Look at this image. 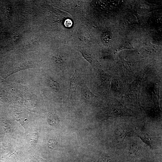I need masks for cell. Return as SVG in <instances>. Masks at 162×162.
I'll return each instance as SVG.
<instances>
[{
	"mask_svg": "<svg viewBox=\"0 0 162 162\" xmlns=\"http://www.w3.org/2000/svg\"><path fill=\"white\" fill-rule=\"evenodd\" d=\"M80 86L82 98L88 102H91L94 100L96 96L90 91L87 84H83Z\"/></svg>",
	"mask_w": 162,
	"mask_h": 162,
	"instance_id": "cell-4",
	"label": "cell"
},
{
	"mask_svg": "<svg viewBox=\"0 0 162 162\" xmlns=\"http://www.w3.org/2000/svg\"><path fill=\"white\" fill-rule=\"evenodd\" d=\"M84 57L92 65L94 66H98L100 65L98 63L94 60L89 54L84 52H81Z\"/></svg>",
	"mask_w": 162,
	"mask_h": 162,
	"instance_id": "cell-12",
	"label": "cell"
},
{
	"mask_svg": "<svg viewBox=\"0 0 162 162\" xmlns=\"http://www.w3.org/2000/svg\"><path fill=\"white\" fill-rule=\"evenodd\" d=\"M56 145V142L52 140H50L48 142V146L49 148H55Z\"/></svg>",
	"mask_w": 162,
	"mask_h": 162,
	"instance_id": "cell-15",
	"label": "cell"
},
{
	"mask_svg": "<svg viewBox=\"0 0 162 162\" xmlns=\"http://www.w3.org/2000/svg\"><path fill=\"white\" fill-rule=\"evenodd\" d=\"M110 88L112 92L115 94H121L124 92L123 84L118 78H115L112 79Z\"/></svg>",
	"mask_w": 162,
	"mask_h": 162,
	"instance_id": "cell-7",
	"label": "cell"
},
{
	"mask_svg": "<svg viewBox=\"0 0 162 162\" xmlns=\"http://www.w3.org/2000/svg\"><path fill=\"white\" fill-rule=\"evenodd\" d=\"M135 133L144 142L150 147L154 145V142L151 136L148 134L137 128L135 129Z\"/></svg>",
	"mask_w": 162,
	"mask_h": 162,
	"instance_id": "cell-5",
	"label": "cell"
},
{
	"mask_svg": "<svg viewBox=\"0 0 162 162\" xmlns=\"http://www.w3.org/2000/svg\"><path fill=\"white\" fill-rule=\"evenodd\" d=\"M33 66V64L32 62H28L23 63V64H21L13 68L12 70L7 74V75L6 76H8L18 71L32 68Z\"/></svg>",
	"mask_w": 162,
	"mask_h": 162,
	"instance_id": "cell-9",
	"label": "cell"
},
{
	"mask_svg": "<svg viewBox=\"0 0 162 162\" xmlns=\"http://www.w3.org/2000/svg\"><path fill=\"white\" fill-rule=\"evenodd\" d=\"M38 140V135L37 134H34L30 140V143L32 146H35L37 143Z\"/></svg>",
	"mask_w": 162,
	"mask_h": 162,
	"instance_id": "cell-14",
	"label": "cell"
},
{
	"mask_svg": "<svg viewBox=\"0 0 162 162\" xmlns=\"http://www.w3.org/2000/svg\"><path fill=\"white\" fill-rule=\"evenodd\" d=\"M98 75L100 79L102 84L108 90L111 87V83L112 80V77L108 74L103 70L99 71Z\"/></svg>",
	"mask_w": 162,
	"mask_h": 162,
	"instance_id": "cell-6",
	"label": "cell"
},
{
	"mask_svg": "<svg viewBox=\"0 0 162 162\" xmlns=\"http://www.w3.org/2000/svg\"><path fill=\"white\" fill-rule=\"evenodd\" d=\"M19 38V34H15L14 35L13 37V39L15 41H17Z\"/></svg>",
	"mask_w": 162,
	"mask_h": 162,
	"instance_id": "cell-17",
	"label": "cell"
},
{
	"mask_svg": "<svg viewBox=\"0 0 162 162\" xmlns=\"http://www.w3.org/2000/svg\"><path fill=\"white\" fill-rule=\"evenodd\" d=\"M128 130L124 126H120L115 131V138L117 141L123 142L127 136Z\"/></svg>",
	"mask_w": 162,
	"mask_h": 162,
	"instance_id": "cell-8",
	"label": "cell"
},
{
	"mask_svg": "<svg viewBox=\"0 0 162 162\" xmlns=\"http://www.w3.org/2000/svg\"><path fill=\"white\" fill-rule=\"evenodd\" d=\"M141 147L136 143L133 144L129 150L130 155L132 156H137L139 153Z\"/></svg>",
	"mask_w": 162,
	"mask_h": 162,
	"instance_id": "cell-11",
	"label": "cell"
},
{
	"mask_svg": "<svg viewBox=\"0 0 162 162\" xmlns=\"http://www.w3.org/2000/svg\"><path fill=\"white\" fill-rule=\"evenodd\" d=\"M59 121L58 116L57 115L52 113L50 114L48 117V121L50 125H56Z\"/></svg>",
	"mask_w": 162,
	"mask_h": 162,
	"instance_id": "cell-13",
	"label": "cell"
},
{
	"mask_svg": "<svg viewBox=\"0 0 162 162\" xmlns=\"http://www.w3.org/2000/svg\"><path fill=\"white\" fill-rule=\"evenodd\" d=\"M47 83L48 87L54 92H57L60 89L59 83L52 78L47 80Z\"/></svg>",
	"mask_w": 162,
	"mask_h": 162,
	"instance_id": "cell-10",
	"label": "cell"
},
{
	"mask_svg": "<svg viewBox=\"0 0 162 162\" xmlns=\"http://www.w3.org/2000/svg\"><path fill=\"white\" fill-rule=\"evenodd\" d=\"M147 90V100L150 109L158 114L161 112L159 105V88L156 84H154L148 87Z\"/></svg>",
	"mask_w": 162,
	"mask_h": 162,
	"instance_id": "cell-2",
	"label": "cell"
},
{
	"mask_svg": "<svg viewBox=\"0 0 162 162\" xmlns=\"http://www.w3.org/2000/svg\"><path fill=\"white\" fill-rule=\"evenodd\" d=\"M145 73H141L138 76L125 92L123 98L128 102L136 105H140V96L142 81Z\"/></svg>",
	"mask_w": 162,
	"mask_h": 162,
	"instance_id": "cell-1",
	"label": "cell"
},
{
	"mask_svg": "<svg viewBox=\"0 0 162 162\" xmlns=\"http://www.w3.org/2000/svg\"><path fill=\"white\" fill-rule=\"evenodd\" d=\"M72 24V21L71 20L67 19L65 21V25L67 27H70Z\"/></svg>",
	"mask_w": 162,
	"mask_h": 162,
	"instance_id": "cell-16",
	"label": "cell"
},
{
	"mask_svg": "<svg viewBox=\"0 0 162 162\" xmlns=\"http://www.w3.org/2000/svg\"><path fill=\"white\" fill-rule=\"evenodd\" d=\"M79 78L75 72L73 77L69 79L70 86L69 97L70 100H74L76 97V89L79 84Z\"/></svg>",
	"mask_w": 162,
	"mask_h": 162,
	"instance_id": "cell-3",
	"label": "cell"
}]
</instances>
